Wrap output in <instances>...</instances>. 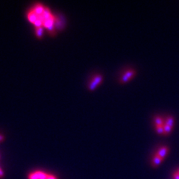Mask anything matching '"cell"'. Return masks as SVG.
<instances>
[{
    "instance_id": "ac0fdd59",
    "label": "cell",
    "mask_w": 179,
    "mask_h": 179,
    "mask_svg": "<svg viewBox=\"0 0 179 179\" xmlns=\"http://www.w3.org/2000/svg\"><path fill=\"white\" fill-rule=\"evenodd\" d=\"M5 140V137L2 134H0V142H3Z\"/></svg>"
},
{
    "instance_id": "4fadbf2b",
    "label": "cell",
    "mask_w": 179,
    "mask_h": 179,
    "mask_svg": "<svg viewBox=\"0 0 179 179\" xmlns=\"http://www.w3.org/2000/svg\"><path fill=\"white\" fill-rule=\"evenodd\" d=\"M166 124H167V125L172 127V125L174 124V118L172 116H168L166 121Z\"/></svg>"
},
{
    "instance_id": "9c48e42d",
    "label": "cell",
    "mask_w": 179,
    "mask_h": 179,
    "mask_svg": "<svg viewBox=\"0 0 179 179\" xmlns=\"http://www.w3.org/2000/svg\"><path fill=\"white\" fill-rule=\"evenodd\" d=\"M35 175H36V176H37V179H47L48 174H49V173L45 172L40 171V170L35 171Z\"/></svg>"
},
{
    "instance_id": "3957f363",
    "label": "cell",
    "mask_w": 179,
    "mask_h": 179,
    "mask_svg": "<svg viewBox=\"0 0 179 179\" xmlns=\"http://www.w3.org/2000/svg\"><path fill=\"white\" fill-rule=\"evenodd\" d=\"M27 18L30 23L34 24V23H35V22L37 21V19H39V17L37 15V14H36V13L34 11V10L31 9L29 12H28Z\"/></svg>"
},
{
    "instance_id": "7c38bea8",
    "label": "cell",
    "mask_w": 179,
    "mask_h": 179,
    "mask_svg": "<svg viewBox=\"0 0 179 179\" xmlns=\"http://www.w3.org/2000/svg\"><path fill=\"white\" fill-rule=\"evenodd\" d=\"M154 122H155L156 125H164V122L162 120V118L160 117V116H158L155 117Z\"/></svg>"
},
{
    "instance_id": "5bb4252c",
    "label": "cell",
    "mask_w": 179,
    "mask_h": 179,
    "mask_svg": "<svg viewBox=\"0 0 179 179\" xmlns=\"http://www.w3.org/2000/svg\"><path fill=\"white\" fill-rule=\"evenodd\" d=\"M156 130L159 134H164V125H156Z\"/></svg>"
},
{
    "instance_id": "8fae6325",
    "label": "cell",
    "mask_w": 179,
    "mask_h": 179,
    "mask_svg": "<svg viewBox=\"0 0 179 179\" xmlns=\"http://www.w3.org/2000/svg\"><path fill=\"white\" fill-rule=\"evenodd\" d=\"M172 129V126L167 125V124H164V134H167L170 132Z\"/></svg>"
},
{
    "instance_id": "e0dca14e",
    "label": "cell",
    "mask_w": 179,
    "mask_h": 179,
    "mask_svg": "<svg viewBox=\"0 0 179 179\" xmlns=\"http://www.w3.org/2000/svg\"><path fill=\"white\" fill-rule=\"evenodd\" d=\"M3 177H4V172L0 168V178H2Z\"/></svg>"
},
{
    "instance_id": "6da1fadb",
    "label": "cell",
    "mask_w": 179,
    "mask_h": 179,
    "mask_svg": "<svg viewBox=\"0 0 179 179\" xmlns=\"http://www.w3.org/2000/svg\"><path fill=\"white\" fill-rule=\"evenodd\" d=\"M55 17H54V15H52L51 17L48 18V19H45L43 21V27L48 29L50 32H52V31L54 32L55 29Z\"/></svg>"
},
{
    "instance_id": "52a82bcc",
    "label": "cell",
    "mask_w": 179,
    "mask_h": 179,
    "mask_svg": "<svg viewBox=\"0 0 179 179\" xmlns=\"http://www.w3.org/2000/svg\"><path fill=\"white\" fill-rule=\"evenodd\" d=\"M164 160V159H162L161 158H160L159 156H158L157 154H155L153 158H152V166L153 167H157L158 166L160 165L161 164L162 160Z\"/></svg>"
},
{
    "instance_id": "8992f818",
    "label": "cell",
    "mask_w": 179,
    "mask_h": 179,
    "mask_svg": "<svg viewBox=\"0 0 179 179\" xmlns=\"http://www.w3.org/2000/svg\"><path fill=\"white\" fill-rule=\"evenodd\" d=\"M134 73L135 71L134 69H130V70L127 71L123 75H122V76L120 81H121V82H125V81H127L130 78H131L133 76Z\"/></svg>"
},
{
    "instance_id": "d6986e66",
    "label": "cell",
    "mask_w": 179,
    "mask_h": 179,
    "mask_svg": "<svg viewBox=\"0 0 179 179\" xmlns=\"http://www.w3.org/2000/svg\"><path fill=\"white\" fill-rule=\"evenodd\" d=\"M177 172H178V173H179V169H178V170H177Z\"/></svg>"
},
{
    "instance_id": "9a60e30c",
    "label": "cell",
    "mask_w": 179,
    "mask_h": 179,
    "mask_svg": "<svg viewBox=\"0 0 179 179\" xmlns=\"http://www.w3.org/2000/svg\"><path fill=\"white\" fill-rule=\"evenodd\" d=\"M47 179H58V178L56 177L55 175H51V174H48V177H47Z\"/></svg>"
},
{
    "instance_id": "277c9868",
    "label": "cell",
    "mask_w": 179,
    "mask_h": 179,
    "mask_svg": "<svg viewBox=\"0 0 179 179\" xmlns=\"http://www.w3.org/2000/svg\"><path fill=\"white\" fill-rule=\"evenodd\" d=\"M32 9L34 10V11L36 13V14H37L38 17H41L43 14V13L44 12L45 9H46V7H44V6L41 4H37L32 8Z\"/></svg>"
},
{
    "instance_id": "2e32d148",
    "label": "cell",
    "mask_w": 179,
    "mask_h": 179,
    "mask_svg": "<svg viewBox=\"0 0 179 179\" xmlns=\"http://www.w3.org/2000/svg\"><path fill=\"white\" fill-rule=\"evenodd\" d=\"M173 178L174 179H179V173L177 171L173 173Z\"/></svg>"
},
{
    "instance_id": "30bf717a",
    "label": "cell",
    "mask_w": 179,
    "mask_h": 179,
    "mask_svg": "<svg viewBox=\"0 0 179 179\" xmlns=\"http://www.w3.org/2000/svg\"><path fill=\"white\" fill-rule=\"evenodd\" d=\"M43 32H44V27L36 28L35 29V35L38 39L42 38L43 36Z\"/></svg>"
},
{
    "instance_id": "ba28073f",
    "label": "cell",
    "mask_w": 179,
    "mask_h": 179,
    "mask_svg": "<svg viewBox=\"0 0 179 179\" xmlns=\"http://www.w3.org/2000/svg\"><path fill=\"white\" fill-rule=\"evenodd\" d=\"M53 15V14L51 13V11L48 8H46V9H45L44 12L43 13L42 15L41 16V17H40V19H41L43 20V21H44L45 19H48V18L51 17Z\"/></svg>"
},
{
    "instance_id": "5b68a950",
    "label": "cell",
    "mask_w": 179,
    "mask_h": 179,
    "mask_svg": "<svg viewBox=\"0 0 179 179\" xmlns=\"http://www.w3.org/2000/svg\"><path fill=\"white\" fill-rule=\"evenodd\" d=\"M168 152H169V148L167 146H163L157 152L156 154L158 156L160 157V158H161L162 159H164L166 156Z\"/></svg>"
},
{
    "instance_id": "7a4b0ae2",
    "label": "cell",
    "mask_w": 179,
    "mask_h": 179,
    "mask_svg": "<svg viewBox=\"0 0 179 179\" xmlns=\"http://www.w3.org/2000/svg\"><path fill=\"white\" fill-rule=\"evenodd\" d=\"M102 81V75H96L92 81H90V83L88 85V89L90 90H93L98 85V84Z\"/></svg>"
}]
</instances>
